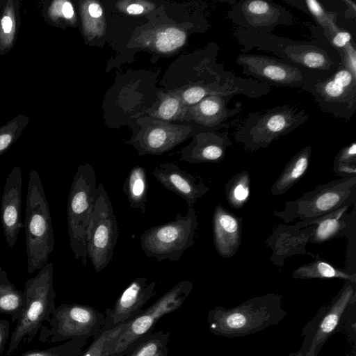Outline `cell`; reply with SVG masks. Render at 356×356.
<instances>
[{"instance_id": "12", "label": "cell", "mask_w": 356, "mask_h": 356, "mask_svg": "<svg viewBox=\"0 0 356 356\" xmlns=\"http://www.w3.org/2000/svg\"><path fill=\"white\" fill-rule=\"evenodd\" d=\"M356 300V282L345 281L332 301L322 306L302 332L305 336L302 356H316L323 344L339 327L348 307Z\"/></svg>"}, {"instance_id": "16", "label": "cell", "mask_w": 356, "mask_h": 356, "mask_svg": "<svg viewBox=\"0 0 356 356\" xmlns=\"http://www.w3.org/2000/svg\"><path fill=\"white\" fill-rule=\"evenodd\" d=\"M324 111L350 119L356 111V85L346 86L332 76L316 80L307 90Z\"/></svg>"}, {"instance_id": "35", "label": "cell", "mask_w": 356, "mask_h": 356, "mask_svg": "<svg viewBox=\"0 0 356 356\" xmlns=\"http://www.w3.org/2000/svg\"><path fill=\"white\" fill-rule=\"evenodd\" d=\"M127 325V322L112 329L102 330L93 338L92 343L86 347L81 356H110L113 346Z\"/></svg>"}, {"instance_id": "46", "label": "cell", "mask_w": 356, "mask_h": 356, "mask_svg": "<svg viewBox=\"0 0 356 356\" xmlns=\"http://www.w3.org/2000/svg\"><path fill=\"white\" fill-rule=\"evenodd\" d=\"M168 347L163 348L154 356H168Z\"/></svg>"}, {"instance_id": "29", "label": "cell", "mask_w": 356, "mask_h": 356, "mask_svg": "<svg viewBox=\"0 0 356 356\" xmlns=\"http://www.w3.org/2000/svg\"><path fill=\"white\" fill-rule=\"evenodd\" d=\"M148 188L145 168L140 165L132 168L122 186V191L131 209L145 213Z\"/></svg>"}, {"instance_id": "13", "label": "cell", "mask_w": 356, "mask_h": 356, "mask_svg": "<svg viewBox=\"0 0 356 356\" xmlns=\"http://www.w3.org/2000/svg\"><path fill=\"white\" fill-rule=\"evenodd\" d=\"M236 63L242 67L243 74L268 85L300 88L307 91L318 80L305 70L275 57L243 54L237 56Z\"/></svg>"}, {"instance_id": "41", "label": "cell", "mask_w": 356, "mask_h": 356, "mask_svg": "<svg viewBox=\"0 0 356 356\" xmlns=\"http://www.w3.org/2000/svg\"><path fill=\"white\" fill-rule=\"evenodd\" d=\"M334 162L356 163L355 142L343 147L334 157Z\"/></svg>"}, {"instance_id": "21", "label": "cell", "mask_w": 356, "mask_h": 356, "mask_svg": "<svg viewBox=\"0 0 356 356\" xmlns=\"http://www.w3.org/2000/svg\"><path fill=\"white\" fill-rule=\"evenodd\" d=\"M351 206L346 205L329 213L307 221H298L296 229L312 227L309 243L321 244L348 235L353 221V215L348 213Z\"/></svg>"}, {"instance_id": "26", "label": "cell", "mask_w": 356, "mask_h": 356, "mask_svg": "<svg viewBox=\"0 0 356 356\" xmlns=\"http://www.w3.org/2000/svg\"><path fill=\"white\" fill-rule=\"evenodd\" d=\"M312 155V147L307 146L297 152L272 185L270 191L278 196L286 193L298 182L307 171Z\"/></svg>"}, {"instance_id": "8", "label": "cell", "mask_w": 356, "mask_h": 356, "mask_svg": "<svg viewBox=\"0 0 356 356\" xmlns=\"http://www.w3.org/2000/svg\"><path fill=\"white\" fill-rule=\"evenodd\" d=\"M197 227L196 211L193 206L188 207L185 216L177 213L174 220L145 230L140 247L147 257L158 261H177L194 244Z\"/></svg>"}, {"instance_id": "42", "label": "cell", "mask_w": 356, "mask_h": 356, "mask_svg": "<svg viewBox=\"0 0 356 356\" xmlns=\"http://www.w3.org/2000/svg\"><path fill=\"white\" fill-rule=\"evenodd\" d=\"M326 38L334 47L341 49L350 42L352 36L349 32L339 29Z\"/></svg>"}, {"instance_id": "44", "label": "cell", "mask_w": 356, "mask_h": 356, "mask_svg": "<svg viewBox=\"0 0 356 356\" xmlns=\"http://www.w3.org/2000/svg\"><path fill=\"white\" fill-rule=\"evenodd\" d=\"M10 323L6 319H0V356H3L9 339Z\"/></svg>"}, {"instance_id": "1", "label": "cell", "mask_w": 356, "mask_h": 356, "mask_svg": "<svg viewBox=\"0 0 356 356\" xmlns=\"http://www.w3.org/2000/svg\"><path fill=\"white\" fill-rule=\"evenodd\" d=\"M236 35L246 49L254 47L277 55L280 59L302 68L318 80L332 76L339 68V50L325 38L310 42L295 41L270 33H259L241 28Z\"/></svg>"}, {"instance_id": "40", "label": "cell", "mask_w": 356, "mask_h": 356, "mask_svg": "<svg viewBox=\"0 0 356 356\" xmlns=\"http://www.w3.org/2000/svg\"><path fill=\"white\" fill-rule=\"evenodd\" d=\"M339 50L341 63L356 77V50L355 47L350 42L346 47Z\"/></svg>"}, {"instance_id": "31", "label": "cell", "mask_w": 356, "mask_h": 356, "mask_svg": "<svg viewBox=\"0 0 356 356\" xmlns=\"http://www.w3.org/2000/svg\"><path fill=\"white\" fill-rule=\"evenodd\" d=\"M24 307V291L18 290L0 269V313L9 315L14 323L21 316Z\"/></svg>"}, {"instance_id": "27", "label": "cell", "mask_w": 356, "mask_h": 356, "mask_svg": "<svg viewBox=\"0 0 356 356\" xmlns=\"http://www.w3.org/2000/svg\"><path fill=\"white\" fill-rule=\"evenodd\" d=\"M20 0H6L0 11V56L10 51L15 45L21 23Z\"/></svg>"}, {"instance_id": "4", "label": "cell", "mask_w": 356, "mask_h": 356, "mask_svg": "<svg viewBox=\"0 0 356 356\" xmlns=\"http://www.w3.org/2000/svg\"><path fill=\"white\" fill-rule=\"evenodd\" d=\"M53 264L47 263L25 283V307L17 321L6 356H12L23 341L29 344L44 322L56 309V292L53 286Z\"/></svg>"}, {"instance_id": "9", "label": "cell", "mask_w": 356, "mask_h": 356, "mask_svg": "<svg viewBox=\"0 0 356 356\" xmlns=\"http://www.w3.org/2000/svg\"><path fill=\"white\" fill-rule=\"evenodd\" d=\"M47 323L39 331L38 339L40 342L89 339L104 330L105 316L90 305L63 303L56 308Z\"/></svg>"}, {"instance_id": "32", "label": "cell", "mask_w": 356, "mask_h": 356, "mask_svg": "<svg viewBox=\"0 0 356 356\" xmlns=\"http://www.w3.org/2000/svg\"><path fill=\"white\" fill-rule=\"evenodd\" d=\"M225 197L228 204L236 209L242 208L250 195V175L243 170L232 176L225 186Z\"/></svg>"}, {"instance_id": "23", "label": "cell", "mask_w": 356, "mask_h": 356, "mask_svg": "<svg viewBox=\"0 0 356 356\" xmlns=\"http://www.w3.org/2000/svg\"><path fill=\"white\" fill-rule=\"evenodd\" d=\"M232 144L227 134L202 133L184 149L181 159L190 163H218L224 159Z\"/></svg>"}, {"instance_id": "22", "label": "cell", "mask_w": 356, "mask_h": 356, "mask_svg": "<svg viewBox=\"0 0 356 356\" xmlns=\"http://www.w3.org/2000/svg\"><path fill=\"white\" fill-rule=\"evenodd\" d=\"M188 128L167 123L155 124L135 140L134 145L140 154H161L186 140L191 133Z\"/></svg>"}, {"instance_id": "50", "label": "cell", "mask_w": 356, "mask_h": 356, "mask_svg": "<svg viewBox=\"0 0 356 356\" xmlns=\"http://www.w3.org/2000/svg\"><path fill=\"white\" fill-rule=\"evenodd\" d=\"M0 269H1V268H0Z\"/></svg>"}, {"instance_id": "39", "label": "cell", "mask_w": 356, "mask_h": 356, "mask_svg": "<svg viewBox=\"0 0 356 356\" xmlns=\"http://www.w3.org/2000/svg\"><path fill=\"white\" fill-rule=\"evenodd\" d=\"M153 6L155 5L145 1H124L117 3V7L120 10L130 15L147 13L153 9Z\"/></svg>"}, {"instance_id": "17", "label": "cell", "mask_w": 356, "mask_h": 356, "mask_svg": "<svg viewBox=\"0 0 356 356\" xmlns=\"http://www.w3.org/2000/svg\"><path fill=\"white\" fill-rule=\"evenodd\" d=\"M22 188V171L16 165L6 178L0 207L1 223L10 248L15 245L19 232L24 227L21 218Z\"/></svg>"}, {"instance_id": "2", "label": "cell", "mask_w": 356, "mask_h": 356, "mask_svg": "<svg viewBox=\"0 0 356 356\" xmlns=\"http://www.w3.org/2000/svg\"><path fill=\"white\" fill-rule=\"evenodd\" d=\"M286 315L282 306V296L270 293L252 298L232 308L217 306L209 311L207 323L213 334L243 337L277 325Z\"/></svg>"}, {"instance_id": "10", "label": "cell", "mask_w": 356, "mask_h": 356, "mask_svg": "<svg viewBox=\"0 0 356 356\" xmlns=\"http://www.w3.org/2000/svg\"><path fill=\"white\" fill-rule=\"evenodd\" d=\"M118 236L112 203L100 182L97 186L94 210L87 229L88 256L96 273L103 270L113 259Z\"/></svg>"}, {"instance_id": "14", "label": "cell", "mask_w": 356, "mask_h": 356, "mask_svg": "<svg viewBox=\"0 0 356 356\" xmlns=\"http://www.w3.org/2000/svg\"><path fill=\"white\" fill-rule=\"evenodd\" d=\"M229 17L238 28L259 33H269L275 26L289 25L294 21L285 8L262 0L239 1Z\"/></svg>"}, {"instance_id": "34", "label": "cell", "mask_w": 356, "mask_h": 356, "mask_svg": "<svg viewBox=\"0 0 356 356\" xmlns=\"http://www.w3.org/2000/svg\"><path fill=\"white\" fill-rule=\"evenodd\" d=\"M170 337V334L167 332H152L136 341L124 356H154L168 347Z\"/></svg>"}, {"instance_id": "48", "label": "cell", "mask_w": 356, "mask_h": 356, "mask_svg": "<svg viewBox=\"0 0 356 356\" xmlns=\"http://www.w3.org/2000/svg\"><path fill=\"white\" fill-rule=\"evenodd\" d=\"M6 1V0H0V11H1V8H3Z\"/></svg>"}, {"instance_id": "19", "label": "cell", "mask_w": 356, "mask_h": 356, "mask_svg": "<svg viewBox=\"0 0 356 356\" xmlns=\"http://www.w3.org/2000/svg\"><path fill=\"white\" fill-rule=\"evenodd\" d=\"M243 216H238L221 204L217 205L212 217L213 243L222 257L229 259L238 251L242 238Z\"/></svg>"}, {"instance_id": "20", "label": "cell", "mask_w": 356, "mask_h": 356, "mask_svg": "<svg viewBox=\"0 0 356 356\" xmlns=\"http://www.w3.org/2000/svg\"><path fill=\"white\" fill-rule=\"evenodd\" d=\"M312 227L296 229L293 225H279L266 240V245L272 249L270 261L276 266H282L286 257L293 254L316 255L307 251L305 246L309 242Z\"/></svg>"}, {"instance_id": "6", "label": "cell", "mask_w": 356, "mask_h": 356, "mask_svg": "<svg viewBox=\"0 0 356 356\" xmlns=\"http://www.w3.org/2000/svg\"><path fill=\"white\" fill-rule=\"evenodd\" d=\"M97 178L90 164L80 165L74 175L67 200V229L75 259L88 262L87 229L94 210Z\"/></svg>"}, {"instance_id": "38", "label": "cell", "mask_w": 356, "mask_h": 356, "mask_svg": "<svg viewBox=\"0 0 356 356\" xmlns=\"http://www.w3.org/2000/svg\"><path fill=\"white\" fill-rule=\"evenodd\" d=\"M186 107L179 96L168 95L162 100L154 115L165 121H175L183 117Z\"/></svg>"}, {"instance_id": "30", "label": "cell", "mask_w": 356, "mask_h": 356, "mask_svg": "<svg viewBox=\"0 0 356 356\" xmlns=\"http://www.w3.org/2000/svg\"><path fill=\"white\" fill-rule=\"evenodd\" d=\"M40 6L42 17L49 25L65 29L76 23L74 9L69 1H41Z\"/></svg>"}, {"instance_id": "7", "label": "cell", "mask_w": 356, "mask_h": 356, "mask_svg": "<svg viewBox=\"0 0 356 356\" xmlns=\"http://www.w3.org/2000/svg\"><path fill=\"white\" fill-rule=\"evenodd\" d=\"M308 119L305 110L294 106H277L264 111L252 112L234 134L246 151L267 147L273 141L289 134Z\"/></svg>"}, {"instance_id": "37", "label": "cell", "mask_w": 356, "mask_h": 356, "mask_svg": "<svg viewBox=\"0 0 356 356\" xmlns=\"http://www.w3.org/2000/svg\"><path fill=\"white\" fill-rule=\"evenodd\" d=\"M29 123V116L18 114L0 127V156L18 140Z\"/></svg>"}, {"instance_id": "25", "label": "cell", "mask_w": 356, "mask_h": 356, "mask_svg": "<svg viewBox=\"0 0 356 356\" xmlns=\"http://www.w3.org/2000/svg\"><path fill=\"white\" fill-rule=\"evenodd\" d=\"M186 40V32L179 27L161 26L145 32L142 44L162 54H170L180 49Z\"/></svg>"}, {"instance_id": "43", "label": "cell", "mask_w": 356, "mask_h": 356, "mask_svg": "<svg viewBox=\"0 0 356 356\" xmlns=\"http://www.w3.org/2000/svg\"><path fill=\"white\" fill-rule=\"evenodd\" d=\"M333 172L341 177L356 176V163H333Z\"/></svg>"}, {"instance_id": "15", "label": "cell", "mask_w": 356, "mask_h": 356, "mask_svg": "<svg viewBox=\"0 0 356 356\" xmlns=\"http://www.w3.org/2000/svg\"><path fill=\"white\" fill-rule=\"evenodd\" d=\"M156 282L146 277L134 280L122 291L112 307L106 309L104 330L115 327L137 316L156 293Z\"/></svg>"}, {"instance_id": "36", "label": "cell", "mask_w": 356, "mask_h": 356, "mask_svg": "<svg viewBox=\"0 0 356 356\" xmlns=\"http://www.w3.org/2000/svg\"><path fill=\"white\" fill-rule=\"evenodd\" d=\"M88 339H74L46 348L27 350L19 356H81Z\"/></svg>"}, {"instance_id": "5", "label": "cell", "mask_w": 356, "mask_h": 356, "mask_svg": "<svg viewBox=\"0 0 356 356\" xmlns=\"http://www.w3.org/2000/svg\"><path fill=\"white\" fill-rule=\"evenodd\" d=\"M356 202V176L341 177L319 185L295 200L285 202L282 211H273L274 216L285 223L298 219L312 220L343 206Z\"/></svg>"}, {"instance_id": "24", "label": "cell", "mask_w": 356, "mask_h": 356, "mask_svg": "<svg viewBox=\"0 0 356 356\" xmlns=\"http://www.w3.org/2000/svg\"><path fill=\"white\" fill-rule=\"evenodd\" d=\"M232 95H209L197 104L189 106L191 118L196 122L209 128L222 124L241 111L240 104L229 108L228 103Z\"/></svg>"}, {"instance_id": "11", "label": "cell", "mask_w": 356, "mask_h": 356, "mask_svg": "<svg viewBox=\"0 0 356 356\" xmlns=\"http://www.w3.org/2000/svg\"><path fill=\"white\" fill-rule=\"evenodd\" d=\"M190 280L178 282L132 320L120 334L110 356H124L130 348L143 336L152 332L154 325L165 315L178 309L192 291Z\"/></svg>"}, {"instance_id": "45", "label": "cell", "mask_w": 356, "mask_h": 356, "mask_svg": "<svg viewBox=\"0 0 356 356\" xmlns=\"http://www.w3.org/2000/svg\"><path fill=\"white\" fill-rule=\"evenodd\" d=\"M343 3L347 4L348 9H350V11L353 15H355L356 13V6L353 1L349 0H343L342 1Z\"/></svg>"}, {"instance_id": "3", "label": "cell", "mask_w": 356, "mask_h": 356, "mask_svg": "<svg viewBox=\"0 0 356 356\" xmlns=\"http://www.w3.org/2000/svg\"><path fill=\"white\" fill-rule=\"evenodd\" d=\"M24 227L27 270L31 274L47 264L55 245L49 205L40 175L35 169L29 174Z\"/></svg>"}, {"instance_id": "33", "label": "cell", "mask_w": 356, "mask_h": 356, "mask_svg": "<svg viewBox=\"0 0 356 356\" xmlns=\"http://www.w3.org/2000/svg\"><path fill=\"white\" fill-rule=\"evenodd\" d=\"M79 7L85 35L89 38L102 35L104 19L100 4L95 1H86L80 2Z\"/></svg>"}, {"instance_id": "28", "label": "cell", "mask_w": 356, "mask_h": 356, "mask_svg": "<svg viewBox=\"0 0 356 356\" xmlns=\"http://www.w3.org/2000/svg\"><path fill=\"white\" fill-rule=\"evenodd\" d=\"M293 279H341L356 282V273L336 267L316 254L315 259L305 264L291 273Z\"/></svg>"}, {"instance_id": "18", "label": "cell", "mask_w": 356, "mask_h": 356, "mask_svg": "<svg viewBox=\"0 0 356 356\" xmlns=\"http://www.w3.org/2000/svg\"><path fill=\"white\" fill-rule=\"evenodd\" d=\"M152 175L163 186L184 199L188 207L193 206L199 198L210 190L201 177L186 172L174 163L158 165Z\"/></svg>"}, {"instance_id": "49", "label": "cell", "mask_w": 356, "mask_h": 356, "mask_svg": "<svg viewBox=\"0 0 356 356\" xmlns=\"http://www.w3.org/2000/svg\"><path fill=\"white\" fill-rule=\"evenodd\" d=\"M1 72H0V79H1Z\"/></svg>"}, {"instance_id": "47", "label": "cell", "mask_w": 356, "mask_h": 356, "mask_svg": "<svg viewBox=\"0 0 356 356\" xmlns=\"http://www.w3.org/2000/svg\"><path fill=\"white\" fill-rule=\"evenodd\" d=\"M289 356H302V354L300 351L297 353H291Z\"/></svg>"}]
</instances>
